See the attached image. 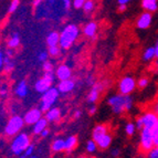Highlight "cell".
Instances as JSON below:
<instances>
[{
  "label": "cell",
  "mask_w": 158,
  "mask_h": 158,
  "mask_svg": "<svg viewBox=\"0 0 158 158\" xmlns=\"http://www.w3.org/2000/svg\"><path fill=\"white\" fill-rule=\"evenodd\" d=\"M108 104L112 107L114 113L122 114L124 112L131 111L134 104V101L131 95H124V94H117L112 96L108 100Z\"/></svg>",
  "instance_id": "cell-1"
},
{
  "label": "cell",
  "mask_w": 158,
  "mask_h": 158,
  "mask_svg": "<svg viewBox=\"0 0 158 158\" xmlns=\"http://www.w3.org/2000/svg\"><path fill=\"white\" fill-rule=\"evenodd\" d=\"M79 35V28L75 24H69L60 34V45L62 49H70Z\"/></svg>",
  "instance_id": "cell-2"
},
{
  "label": "cell",
  "mask_w": 158,
  "mask_h": 158,
  "mask_svg": "<svg viewBox=\"0 0 158 158\" xmlns=\"http://www.w3.org/2000/svg\"><path fill=\"white\" fill-rule=\"evenodd\" d=\"M155 146V143H154V137L153 133H152V129L150 128H144L140 129V136H139V147L142 153L147 154L152 148Z\"/></svg>",
  "instance_id": "cell-3"
},
{
  "label": "cell",
  "mask_w": 158,
  "mask_h": 158,
  "mask_svg": "<svg viewBox=\"0 0 158 158\" xmlns=\"http://www.w3.org/2000/svg\"><path fill=\"white\" fill-rule=\"evenodd\" d=\"M29 145L30 137L27 134H19L13 138L12 144H11V150L15 155H21Z\"/></svg>",
  "instance_id": "cell-4"
},
{
  "label": "cell",
  "mask_w": 158,
  "mask_h": 158,
  "mask_svg": "<svg viewBox=\"0 0 158 158\" xmlns=\"http://www.w3.org/2000/svg\"><path fill=\"white\" fill-rule=\"evenodd\" d=\"M59 94H60L59 90L54 87H50L47 92L43 93L42 100H41V111L47 112L48 110H50L51 106L56 103V98H59Z\"/></svg>",
  "instance_id": "cell-5"
},
{
  "label": "cell",
  "mask_w": 158,
  "mask_h": 158,
  "mask_svg": "<svg viewBox=\"0 0 158 158\" xmlns=\"http://www.w3.org/2000/svg\"><path fill=\"white\" fill-rule=\"evenodd\" d=\"M24 125V119L22 118L21 116H12L10 119H9L8 124L5 128V133L6 135L8 136H13V135L18 134L21 128Z\"/></svg>",
  "instance_id": "cell-6"
},
{
  "label": "cell",
  "mask_w": 158,
  "mask_h": 158,
  "mask_svg": "<svg viewBox=\"0 0 158 158\" xmlns=\"http://www.w3.org/2000/svg\"><path fill=\"white\" fill-rule=\"evenodd\" d=\"M53 81H54V74H53V71L45 72L43 77H41L39 81H37L34 87H35L37 92L42 93L43 94V93L47 92V91L51 87Z\"/></svg>",
  "instance_id": "cell-7"
},
{
  "label": "cell",
  "mask_w": 158,
  "mask_h": 158,
  "mask_svg": "<svg viewBox=\"0 0 158 158\" xmlns=\"http://www.w3.org/2000/svg\"><path fill=\"white\" fill-rule=\"evenodd\" d=\"M137 86V82L134 77H125L119 81L118 91L121 94L131 95L135 91Z\"/></svg>",
  "instance_id": "cell-8"
},
{
  "label": "cell",
  "mask_w": 158,
  "mask_h": 158,
  "mask_svg": "<svg viewBox=\"0 0 158 158\" xmlns=\"http://www.w3.org/2000/svg\"><path fill=\"white\" fill-rule=\"evenodd\" d=\"M140 118H142V121H143V126L146 127V128L152 129L156 125V123H157L158 115L155 112H153L150 110V111H147L143 114V115L140 116Z\"/></svg>",
  "instance_id": "cell-9"
},
{
  "label": "cell",
  "mask_w": 158,
  "mask_h": 158,
  "mask_svg": "<svg viewBox=\"0 0 158 158\" xmlns=\"http://www.w3.org/2000/svg\"><path fill=\"white\" fill-rule=\"evenodd\" d=\"M153 22V16H152V12L149 11H145V12H143L138 19H137V22H136V26L138 29L140 30H145L148 29L150 27Z\"/></svg>",
  "instance_id": "cell-10"
},
{
  "label": "cell",
  "mask_w": 158,
  "mask_h": 158,
  "mask_svg": "<svg viewBox=\"0 0 158 158\" xmlns=\"http://www.w3.org/2000/svg\"><path fill=\"white\" fill-rule=\"evenodd\" d=\"M42 117V111L41 108H32L30 110L28 113L26 114V116L23 117L24 123L28 125H33L35 122H38L40 118Z\"/></svg>",
  "instance_id": "cell-11"
},
{
  "label": "cell",
  "mask_w": 158,
  "mask_h": 158,
  "mask_svg": "<svg viewBox=\"0 0 158 158\" xmlns=\"http://www.w3.org/2000/svg\"><path fill=\"white\" fill-rule=\"evenodd\" d=\"M103 89H104V84H102V83H96V84L93 85L92 90H91L90 94H89V96H87V102L89 103L96 102L98 98V95H100V93L102 92Z\"/></svg>",
  "instance_id": "cell-12"
},
{
  "label": "cell",
  "mask_w": 158,
  "mask_h": 158,
  "mask_svg": "<svg viewBox=\"0 0 158 158\" xmlns=\"http://www.w3.org/2000/svg\"><path fill=\"white\" fill-rule=\"evenodd\" d=\"M74 86H75V83H74V81H72L71 79L62 80L58 85V90L60 93L65 94V93L71 92V91L74 89Z\"/></svg>",
  "instance_id": "cell-13"
},
{
  "label": "cell",
  "mask_w": 158,
  "mask_h": 158,
  "mask_svg": "<svg viewBox=\"0 0 158 158\" xmlns=\"http://www.w3.org/2000/svg\"><path fill=\"white\" fill-rule=\"evenodd\" d=\"M56 77H58L60 81H62V80H68L71 77V69L69 68L68 65H65V64H62V65H60L58 69H56Z\"/></svg>",
  "instance_id": "cell-14"
},
{
  "label": "cell",
  "mask_w": 158,
  "mask_h": 158,
  "mask_svg": "<svg viewBox=\"0 0 158 158\" xmlns=\"http://www.w3.org/2000/svg\"><path fill=\"white\" fill-rule=\"evenodd\" d=\"M95 142H96V144H98V148H101V149H106V148H108L110 145H111L112 136L108 134V133H106V134L98 137V139H95Z\"/></svg>",
  "instance_id": "cell-15"
},
{
  "label": "cell",
  "mask_w": 158,
  "mask_h": 158,
  "mask_svg": "<svg viewBox=\"0 0 158 158\" xmlns=\"http://www.w3.org/2000/svg\"><path fill=\"white\" fill-rule=\"evenodd\" d=\"M45 118L48 119V122H56L61 118V112L59 108L56 107H51L50 110L47 111V115H45Z\"/></svg>",
  "instance_id": "cell-16"
},
{
  "label": "cell",
  "mask_w": 158,
  "mask_h": 158,
  "mask_svg": "<svg viewBox=\"0 0 158 158\" xmlns=\"http://www.w3.org/2000/svg\"><path fill=\"white\" fill-rule=\"evenodd\" d=\"M142 7L146 11L155 12L158 9V0H142Z\"/></svg>",
  "instance_id": "cell-17"
},
{
  "label": "cell",
  "mask_w": 158,
  "mask_h": 158,
  "mask_svg": "<svg viewBox=\"0 0 158 158\" xmlns=\"http://www.w3.org/2000/svg\"><path fill=\"white\" fill-rule=\"evenodd\" d=\"M47 125H48V119L41 117L39 121L35 122V123L33 124V129H32V131H33V134L40 135L43 129L47 128Z\"/></svg>",
  "instance_id": "cell-18"
},
{
  "label": "cell",
  "mask_w": 158,
  "mask_h": 158,
  "mask_svg": "<svg viewBox=\"0 0 158 158\" xmlns=\"http://www.w3.org/2000/svg\"><path fill=\"white\" fill-rule=\"evenodd\" d=\"M47 44L49 45V47L60 44V34L56 31L50 32L47 37Z\"/></svg>",
  "instance_id": "cell-19"
},
{
  "label": "cell",
  "mask_w": 158,
  "mask_h": 158,
  "mask_svg": "<svg viewBox=\"0 0 158 158\" xmlns=\"http://www.w3.org/2000/svg\"><path fill=\"white\" fill-rule=\"evenodd\" d=\"M154 59H156V48L155 47H149L147 48L144 53H143V60L145 62H150Z\"/></svg>",
  "instance_id": "cell-20"
},
{
  "label": "cell",
  "mask_w": 158,
  "mask_h": 158,
  "mask_svg": "<svg viewBox=\"0 0 158 158\" xmlns=\"http://www.w3.org/2000/svg\"><path fill=\"white\" fill-rule=\"evenodd\" d=\"M96 30H98V24L95 22H90L87 23L84 28V34L86 37L90 38H95V33H96Z\"/></svg>",
  "instance_id": "cell-21"
},
{
  "label": "cell",
  "mask_w": 158,
  "mask_h": 158,
  "mask_svg": "<svg viewBox=\"0 0 158 158\" xmlns=\"http://www.w3.org/2000/svg\"><path fill=\"white\" fill-rule=\"evenodd\" d=\"M16 94L18 95L19 98H23V96H26L28 94V85H27L26 81H21L17 85Z\"/></svg>",
  "instance_id": "cell-22"
},
{
  "label": "cell",
  "mask_w": 158,
  "mask_h": 158,
  "mask_svg": "<svg viewBox=\"0 0 158 158\" xmlns=\"http://www.w3.org/2000/svg\"><path fill=\"white\" fill-rule=\"evenodd\" d=\"M77 137L70 136L68 139H65V148H64V150L68 152V153H71L72 150L77 147Z\"/></svg>",
  "instance_id": "cell-23"
},
{
  "label": "cell",
  "mask_w": 158,
  "mask_h": 158,
  "mask_svg": "<svg viewBox=\"0 0 158 158\" xmlns=\"http://www.w3.org/2000/svg\"><path fill=\"white\" fill-rule=\"evenodd\" d=\"M106 133H108L107 126H105V125H98L94 128V131H93V139H98V137L106 134Z\"/></svg>",
  "instance_id": "cell-24"
},
{
  "label": "cell",
  "mask_w": 158,
  "mask_h": 158,
  "mask_svg": "<svg viewBox=\"0 0 158 158\" xmlns=\"http://www.w3.org/2000/svg\"><path fill=\"white\" fill-rule=\"evenodd\" d=\"M64 148H65V140L63 139H56L53 142L52 144V150L54 153H60V152H63Z\"/></svg>",
  "instance_id": "cell-25"
},
{
  "label": "cell",
  "mask_w": 158,
  "mask_h": 158,
  "mask_svg": "<svg viewBox=\"0 0 158 158\" xmlns=\"http://www.w3.org/2000/svg\"><path fill=\"white\" fill-rule=\"evenodd\" d=\"M20 44V38H19V35L17 33H15L12 35V37L9 39L8 41V47L11 48V49H15V48H17L18 45Z\"/></svg>",
  "instance_id": "cell-26"
},
{
  "label": "cell",
  "mask_w": 158,
  "mask_h": 158,
  "mask_svg": "<svg viewBox=\"0 0 158 158\" xmlns=\"http://www.w3.org/2000/svg\"><path fill=\"white\" fill-rule=\"evenodd\" d=\"M136 129L137 127L135 123H127L126 126H125V132H126V134L128 136H133L135 134V132H136Z\"/></svg>",
  "instance_id": "cell-27"
},
{
  "label": "cell",
  "mask_w": 158,
  "mask_h": 158,
  "mask_svg": "<svg viewBox=\"0 0 158 158\" xmlns=\"http://www.w3.org/2000/svg\"><path fill=\"white\" fill-rule=\"evenodd\" d=\"M49 56H58L61 53V48L59 45H53V47H49Z\"/></svg>",
  "instance_id": "cell-28"
},
{
  "label": "cell",
  "mask_w": 158,
  "mask_h": 158,
  "mask_svg": "<svg viewBox=\"0 0 158 158\" xmlns=\"http://www.w3.org/2000/svg\"><path fill=\"white\" fill-rule=\"evenodd\" d=\"M96 148H98V144H96V142L94 139L87 142V145H86L87 153H94L95 150H96Z\"/></svg>",
  "instance_id": "cell-29"
},
{
  "label": "cell",
  "mask_w": 158,
  "mask_h": 158,
  "mask_svg": "<svg viewBox=\"0 0 158 158\" xmlns=\"http://www.w3.org/2000/svg\"><path fill=\"white\" fill-rule=\"evenodd\" d=\"M83 9H84L85 12H91V11L94 9V2L92 0H85L84 5H83Z\"/></svg>",
  "instance_id": "cell-30"
},
{
  "label": "cell",
  "mask_w": 158,
  "mask_h": 158,
  "mask_svg": "<svg viewBox=\"0 0 158 158\" xmlns=\"http://www.w3.org/2000/svg\"><path fill=\"white\" fill-rule=\"evenodd\" d=\"M148 84H149V80H148L147 77H140V79L137 81V86L140 87V89H145Z\"/></svg>",
  "instance_id": "cell-31"
},
{
  "label": "cell",
  "mask_w": 158,
  "mask_h": 158,
  "mask_svg": "<svg viewBox=\"0 0 158 158\" xmlns=\"http://www.w3.org/2000/svg\"><path fill=\"white\" fill-rule=\"evenodd\" d=\"M152 133H153L154 143H155V145L158 146V121H157V123H156L155 126L152 128Z\"/></svg>",
  "instance_id": "cell-32"
},
{
  "label": "cell",
  "mask_w": 158,
  "mask_h": 158,
  "mask_svg": "<svg viewBox=\"0 0 158 158\" xmlns=\"http://www.w3.org/2000/svg\"><path fill=\"white\" fill-rule=\"evenodd\" d=\"M147 156L149 158H158V146L157 145L154 146L147 153Z\"/></svg>",
  "instance_id": "cell-33"
},
{
  "label": "cell",
  "mask_w": 158,
  "mask_h": 158,
  "mask_svg": "<svg viewBox=\"0 0 158 158\" xmlns=\"http://www.w3.org/2000/svg\"><path fill=\"white\" fill-rule=\"evenodd\" d=\"M13 68H15V64H13V62L12 61H8V62H6L5 63V72L6 73H9V72H11L13 70Z\"/></svg>",
  "instance_id": "cell-34"
},
{
  "label": "cell",
  "mask_w": 158,
  "mask_h": 158,
  "mask_svg": "<svg viewBox=\"0 0 158 158\" xmlns=\"http://www.w3.org/2000/svg\"><path fill=\"white\" fill-rule=\"evenodd\" d=\"M43 70L44 72H50V71H53V64L51 63L50 61H44L43 62Z\"/></svg>",
  "instance_id": "cell-35"
},
{
  "label": "cell",
  "mask_w": 158,
  "mask_h": 158,
  "mask_svg": "<svg viewBox=\"0 0 158 158\" xmlns=\"http://www.w3.org/2000/svg\"><path fill=\"white\" fill-rule=\"evenodd\" d=\"M8 84L7 83H2V84L0 85V95L1 96H6V95L8 94Z\"/></svg>",
  "instance_id": "cell-36"
},
{
  "label": "cell",
  "mask_w": 158,
  "mask_h": 158,
  "mask_svg": "<svg viewBox=\"0 0 158 158\" xmlns=\"http://www.w3.org/2000/svg\"><path fill=\"white\" fill-rule=\"evenodd\" d=\"M33 150H34V147H33V145H31L30 144L28 147H27V149L24 150V153H23V157H29V156H31L32 155V153H33Z\"/></svg>",
  "instance_id": "cell-37"
},
{
  "label": "cell",
  "mask_w": 158,
  "mask_h": 158,
  "mask_svg": "<svg viewBox=\"0 0 158 158\" xmlns=\"http://www.w3.org/2000/svg\"><path fill=\"white\" fill-rule=\"evenodd\" d=\"M18 6H19V0H12L10 7H9V12H15L17 10V8H18Z\"/></svg>",
  "instance_id": "cell-38"
},
{
  "label": "cell",
  "mask_w": 158,
  "mask_h": 158,
  "mask_svg": "<svg viewBox=\"0 0 158 158\" xmlns=\"http://www.w3.org/2000/svg\"><path fill=\"white\" fill-rule=\"evenodd\" d=\"M48 56H49V52H45V51H42V52H40L39 54V61L41 62H44V61L48 60Z\"/></svg>",
  "instance_id": "cell-39"
},
{
  "label": "cell",
  "mask_w": 158,
  "mask_h": 158,
  "mask_svg": "<svg viewBox=\"0 0 158 158\" xmlns=\"http://www.w3.org/2000/svg\"><path fill=\"white\" fill-rule=\"evenodd\" d=\"M85 0H73V6L77 9L83 8V5H84Z\"/></svg>",
  "instance_id": "cell-40"
},
{
  "label": "cell",
  "mask_w": 158,
  "mask_h": 158,
  "mask_svg": "<svg viewBox=\"0 0 158 158\" xmlns=\"http://www.w3.org/2000/svg\"><path fill=\"white\" fill-rule=\"evenodd\" d=\"M135 124H136L137 129H139V131H140L142 128H144V126H143V121H142V118H140V116L136 119V122H135Z\"/></svg>",
  "instance_id": "cell-41"
},
{
  "label": "cell",
  "mask_w": 158,
  "mask_h": 158,
  "mask_svg": "<svg viewBox=\"0 0 158 158\" xmlns=\"http://www.w3.org/2000/svg\"><path fill=\"white\" fill-rule=\"evenodd\" d=\"M153 112H155L156 114L158 115V100H156L155 102L153 103V105H152V108H150Z\"/></svg>",
  "instance_id": "cell-42"
},
{
  "label": "cell",
  "mask_w": 158,
  "mask_h": 158,
  "mask_svg": "<svg viewBox=\"0 0 158 158\" xmlns=\"http://www.w3.org/2000/svg\"><path fill=\"white\" fill-rule=\"evenodd\" d=\"M3 64H5V56H3L2 52L0 51V69L2 68Z\"/></svg>",
  "instance_id": "cell-43"
},
{
  "label": "cell",
  "mask_w": 158,
  "mask_h": 158,
  "mask_svg": "<svg viewBox=\"0 0 158 158\" xmlns=\"http://www.w3.org/2000/svg\"><path fill=\"white\" fill-rule=\"evenodd\" d=\"M63 3L65 9H70V7H71V1L70 0H63Z\"/></svg>",
  "instance_id": "cell-44"
},
{
  "label": "cell",
  "mask_w": 158,
  "mask_h": 158,
  "mask_svg": "<svg viewBox=\"0 0 158 158\" xmlns=\"http://www.w3.org/2000/svg\"><path fill=\"white\" fill-rule=\"evenodd\" d=\"M40 135H41L42 137H47L48 135H49V129H48V128H44V129L42 131V132H41V134H40Z\"/></svg>",
  "instance_id": "cell-45"
},
{
  "label": "cell",
  "mask_w": 158,
  "mask_h": 158,
  "mask_svg": "<svg viewBox=\"0 0 158 158\" xmlns=\"http://www.w3.org/2000/svg\"><path fill=\"white\" fill-rule=\"evenodd\" d=\"M82 115V112L81 111H77L75 113H74V118H80Z\"/></svg>",
  "instance_id": "cell-46"
},
{
  "label": "cell",
  "mask_w": 158,
  "mask_h": 158,
  "mask_svg": "<svg viewBox=\"0 0 158 158\" xmlns=\"http://www.w3.org/2000/svg\"><path fill=\"white\" fill-rule=\"evenodd\" d=\"M96 112V106H91V108H90V111H89V113L91 114V115H93V114Z\"/></svg>",
  "instance_id": "cell-47"
},
{
  "label": "cell",
  "mask_w": 158,
  "mask_h": 158,
  "mask_svg": "<svg viewBox=\"0 0 158 158\" xmlns=\"http://www.w3.org/2000/svg\"><path fill=\"white\" fill-rule=\"evenodd\" d=\"M41 2H42V0H34V1H33V7H34V8H37L38 6H39Z\"/></svg>",
  "instance_id": "cell-48"
},
{
  "label": "cell",
  "mask_w": 158,
  "mask_h": 158,
  "mask_svg": "<svg viewBox=\"0 0 158 158\" xmlns=\"http://www.w3.org/2000/svg\"><path fill=\"white\" fill-rule=\"evenodd\" d=\"M119 5H127V3L131 1V0H117Z\"/></svg>",
  "instance_id": "cell-49"
},
{
  "label": "cell",
  "mask_w": 158,
  "mask_h": 158,
  "mask_svg": "<svg viewBox=\"0 0 158 158\" xmlns=\"http://www.w3.org/2000/svg\"><path fill=\"white\" fill-rule=\"evenodd\" d=\"M118 10L119 11H125V10H126V5H119Z\"/></svg>",
  "instance_id": "cell-50"
},
{
  "label": "cell",
  "mask_w": 158,
  "mask_h": 158,
  "mask_svg": "<svg viewBox=\"0 0 158 158\" xmlns=\"http://www.w3.org/2000/svg\"><path fill=\"white\" fill-rule=\"evenodd\" d=\"M7 56H10V58H11V56H12V50H11V48H10V50L7 51Z\"/></svg>",
  "instance_id": "cell-51"
},
{
  "label": "cell",
  "mask_w": 158,
  "mask_h": 158,
  "mask_svg": "<svg viewBox=\"0 0 158 158\" xmlns=\"http://www.w3.org/2000/svg\"><path fill=\"white\" fill-rule=\"evenodd\" d=\"M156 60L158 61V44H156Z\"/></svg>",
  "instance_id": "cell-52"
},
{
  "label": "cell",
  "mask_w": 158,
  "mask_h": 158,
  "mask_svg": "<svg viewBox=\"0 0 158 158\" xmlns=\"http://www.w3.org/2000/svg\"><path fill=\"white\" fill-rule=\"evenodd\" d=\"M113 155H115V156L118 155V149H115V150H114V152H113Z\"/></svg>",
  "instance_id": "cell-53"
},
{
  "label": "cell",
  "mask_w": 158,
  "mask_h": 158,
  "mask_svg": "<svg viewBox=\"0 0 158 158\" xmlns=\"http://www.w3.org/2000/svg\"><path fill=\"white\" fill-rule=\"evenodd\" d=\"M156 44H158V39H157V42H156Z\"/></svg>",
  "instance_id": "cell-54"
}]
</instances>
